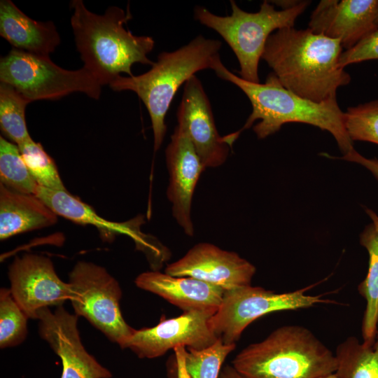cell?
<instances>
[{
	"label": "cell",
	"instance_id": "277c9868",
	"mask_svg": "<svg viewBox=\"0 0 378 378\" xmlns=\"http://www.w3.org/2000/svg\"><path fill=\"white\" fill-rule=\"evenodd\" d=\"M221 46L218 40L199 35L174 51L160 53L147 72L120 76L109 84L114 91L135 92L144 102L151 120L155 152L162 146L167 132L165 117L175 94L196 72L213 70L220 59Z\"/></svg>",
	"mask_w": 378,
	"mask_h": 378
},
{
	"label": "cell",
	"instance_id": "e0dca14e",
	"mask_svg": "<svg viewBox=\"0 0 378 378\" xmlns=\"http://www.w3.org/2000/svg\"><path fill=\"white\" fill-rule=\"evenodd\" d=\"M377 13L378 0H323L313 11L308 29L339 39L347 50L378 28Z\"/></svg>",
	"mask_w": 378,
	"mask_h": 378
},
{
	"label": "cell",
	"instance_id": "5bb4252c",
	"mask_svg": "<svg viewBox=\"0 0 378 378\" xmlns=\"http://www.w3.org/2000/svg\"><path fill=\"white\" fill-rule=\"evenodd\" d=\"M255 267L237 253L210 243H199L178 260L167 265L164 272L189 276L225 290L251 285Z\"/></svg>",
	"mask_w": 378,
	"mask_h": 378
},
{
	"label": "cell",
	"instance_id": "7c38bea8",
	"mask_svg": "<svg viewBox=\"0 0 378 378\" xmlns=\"http://www.w3.org/2000/svg\"><path fill=\"white\" fill-rule=\"evenodd\" d=\"M78 316L64 307L38 311V332L62 360L60 378H111L112 373L85 349L78 328Z\"/></svg>",
	"mask_w": 378,
	"mask_h": 378
},
{
	"label": "cell",
	"instance_id": "d6986e66",
	"mask_svg": "<svg viewBox=\"0 0 378 378\" xmlns=\"http://www.w3.org/2000/svg\"><path fill=\"white\" fill-rule=\"evenodd\" d=\"M0 35L14 48L41 55L49 56L60 43L52 21L33 20L10 0L0 1Z\"/></svg>",
	"mask_w": 378,
	"mask_h": 378
},
{
	"label": "cell",
	"instance_id": "f546056e",
	"mask_svg": "<svg viewBox=\"0 0 378 378\" xmlns=\"http://www.w3.org/2000/svg\"><path fill=\"white\" fill-rule=\"evenodd\" d=\"M342 160L358 163L368 169L378 179V159L367 158L354 149L340 158Z\"/></svg>",
	"mask_w": 378,
	"mask_h": 378
},
{
	"label": "cell",
	"instance_id": "cb8c5ba5",
	"mask_svg": "<svg viewBox=\"0 0 378 378\" xmlns=\"http://www.w3.org/2000/svg\"><path fill=\"white\" fill-rule=\"evenodd\" d=\"M0 180L7 188L24 194H36L38 185L29 173L15 144L0 137Z\"/></svg>",
	"mask_w": 378,
	"mask_h": 378
},
{
	"label": "cell",
	"instance_id": "ffe728a7",
	"mask_svg": "<svg viewBox=\"0 0 378 378\" xmlns=\"http://www.w3.org/2000/svg\"><path fill=\"white\" fill-rule=\"evenodd\" d=\"M57 215L35 195L21 193L0 183V239L49 227Z\"/></svg>",
	"mask_w": 378,
	"mask_h": 378
},
{
	"label": "cell",
	"instance_id": "44dd1931",
	"mask_svg": "<svg viewBox=\"0 0 378 378\" xmlns=\"http://www.w3.org/2000/svg\"><path fill=\"white\" fill-rule=\"evenodd\" d=\"M372 223L360 235V244L369 255V265L365 279L358 286V292L366 302L362 322L363 342L372 344L378 328V216L367 210Z\"/></svg>",
	"mask_w": 378,
	"mask_h": 378
},
{
	"label": "cell",
	"instance_id": "4316f807",
	"mask_svg": "<svg viewBox=\"0 0 378 378\" xmlns=\"http://www.w3.org/2000/svg\"><path fill=\"white\" fill-rule=\"evenodd\" d=\"M235 347L236 344H225L218 338L204 349H186L187 371L192 378H219L223 363Z\"/></svg>",
	"mask_w": 378,
	"mask_h": 378
},
{
	"label": "cell",
	"instance_id": "836d02e7",
	"mask_svg": "<svg viewBox=\"0 0 378 378\" xmlns=\"http://www.w3.org/2000/svg\"><path fill=\"white\" fill-rule=\"evenodd\" d=\"M377 22H378V13H377Z\"/></svg>",
	"mask_w": 378,
	"mask_h": 378
},
{
	"label": "cell",
	"instance_id": "6da1fadb",
	"mask_svg": "<svg viewBox=\"0 0 378 378\" xmlns=\"http://www.w3.org/2000/svg\"><path fill=\"white\" fill-rule=\"evenodd\" d=\"M342 53L339 39L286 27L269 36L262 59L285 88L320 103L335 99L337 89L351 81L339 64Z\"/></svg>",
	"mask_w": 378,
	"mask_h": 378
},
{
	"label": "cell",
	"instance_id": "8992f818",
	"mask_svg": "<svg viewBox=\"0 0 378 378\" xmlns=\"http://www.w3.org/2000/svg\"><path fill=\"white\" fill-rule=\"evenodd\" d=\"M309 2L300 1L290 8L276 10L270 1H264L258 12L248 13L231 0L230 15H217L204 7L197 6L194 18L216 31L229 45L238 59L241 78L260 83L258 64L269 36L278 29L293 27Z\"/></svg>",
	"mask_w": 378,
	"mask_h": 378
},
{
	"label": "cell",
	"instance_id": "83f0119b",
	"mask_svg": "<svg viewBox=\"0 0 378 378\" xmlns=\"http://www.w3.org/2000/svg\"><path fill=\"white\" fill-rule=\"evenodd\" d=\"M344 124L352 141L378 144V99L349 108L344 113Z\"/></svg>",
	"mask_w": 378,
	"mask_h": 378
},
{
	"label": "cell",
	"instance_id": "603a6c76",
	"mask_svg": "<svg viewBox=\"0 0 378 378\" xmlns=\"http://www.w3.org/2000/svg\"><path fill=\"white\" fill-rule=\"evenodd\" d=\"M30 102L12 86L0 84V127L19 146L31 139L26 123L25 109Z\"/></svg>",
	"mask_w": 378,
	"mask_h": 378
},
{
	"label": "cell",
	"instance_id": "8fae6325",
	"mask_svg": "<svg viewBox=\"0 0 378 378\" xmlns=\"http://www.w3.org/2000/svg\"><path fill=\"white\" fill-rule=\"evenodd\" d=\"M216 312H183L169 318H161L153 327L135 329L125 349H130L139 358H155L178 346L202 349L211 346L218 337L210 320Z\"/></svg>",
	"mask_w": 378,
	"mask_h": 378
},
{
	"label": "cell",
	"instance_id": "ba28073f",
	"mask_svg": "<svg viewBox=\"0 0 378 378\" xmlns=\"http://www.w3.org/2000/svg\"><path fill=\"white\" fill-rule=\"evenodd\" d=\"M68 282L75 314L84 317L111 342L125 349L135 329L122 316V290L118 281L104 267L81 260L70 272Z\"/></svg>",
	"mask_w": 378,
	"mask_h": 378
},
{
	"label": "cell",
	"instance_id": "7402d4cb",
	"mask_svg": "<svg viewBox=\"0 0 378 378\" xmlns=\"http://www.w3.org/2000/svg\"><path fill=\"white\" fill-rule=\"evenodd\" d=\"M335 354L337 378H378V328L372 344L349 337L337 346Z\"/></svg>",
	"mask_w": 378,
	"mask_h": 378
},
{
	"label": "cell",
	"instance_id": "d4e9b609",
	"mask_svg": "<svg viewBox=\"0 0 378 378\" xmlns=\"http://www.w3.org/2000/svg\"><path fill=\"white\" fill-rule=\"evenodd\" d=\"M18 146L29 173L38 186L66 190L54 160L40 143L30 139Z\"/></svg>",
	"mask_w": 378,
	"mask_h": 378
},
{
	"label": "cell",
	"instance_id": "484cf974",
	"mask_svg": "<svg viewBox=\"0 0 378 378\" xmlns=\"http://www.w3.org/2000/svg\"><path fill=\"white\" fill-rule=\"evenodd\" d=\"M29 318L13 298L10 288L0 290V348L16 346L27 335Z\"/></svg>",
	"mask_w": 378,
	"mask_h": 378
},
{
	"label": "cell",
	"instance_id": "9c48e42d",
	"mask_svg": "<svg viewBox=\"0 0 378 378\" xmlns=\"http://www.w3.org/2000/svg\"><path fill=\"white\" fill-rule=\"evenodd\" d=\"M305 290L276 293L248 285L225 290L220 306L211 318V328L223 343L236 344L246 328L265 314L330 302L320 295H306Z\"/></svg>",
	"mask_w": 378,
	"mask_h": 378
},
{
	"label": "cell",
	"instance_id": "5b68a950",
	"mask_svg": "<svg viewBox=\"0 0 378 378\" xmlns=\"http://www.w3.org/2000/svg\"><path fill=\"white\" fill-rule=\"evenodd\" d=\"M232 366L244 378H319L335 372V354L305 327L287 325L237 354Z\"/></svg>",
	"mask_w": 378,
	"mask_h": 378
},
{
	"label": "cell",
	"instance_id": "4fadbf2b",
	"mask_svg": "<svg viewBox=\"0 0 378 378\" xmlns=\"http://www.w3.org/2000/svg\"><path fill=\"white\" fill-rule=\"evenodd\" d=\"M36 195L57 216L78 224L95 227L104 241H111L118 234L130 237L136 248L143 251L155 266L162 265L168 258V251L165 247L141 232L140 225L144 223L142 216L122 223L112 222L98 215L90 205L67 190H52L38 186Z\"/></svg>",
	"mask_w": 378,
	"mask_h": 378
},
{
	"label": "cell",
	"instance_id": "4dcf8cb0",
	"mask_svg": "<svg viewBox=\"0 0 378 378\" xmlns=\"http://www.w3.org/2000/svg\"><path fill=\"white\" fill-rule=\"evenodd\" d=\"M186 348L184 346H178L174 349L176 378H192L186 366Z\"/></svg>",
	"mask_w": 378,
	"mask_h": 378
},
{
	"label": "cell",
	"instance_id": "f1b7e54d",
	"mask_svg": "<svg viewBox=\"0 0 378 378\" xmlns=\"http://www.w3.org/2000/svg\"><path fill=\"white\" fill-rule=\"evenodd\" d=\"M372 59H378V28L342 52L339 64L344 69L349 64Z\"/></svg>",
	"mask_w": 378,
	"mask_h": 378
},
{
	"label": "cell",
	"instance_id": "7a4b0ae2",
	"mask_svg": "<svg viewBox=\"0 0 378 378\" xmlns=\"http://www.w3.org/2000/svg\"><path fill=\"white\" fill-rule=\"evenodd\" d=\"M71 25L77 50L85 68L102 86L110 84L121 73L134 76L135 63L153 64L148 55L155 41L150 36H136L124 28L132 16L117 6L103 15L90 11L82 0H73Z\"/></svg>",
	"mask_w": 378,
	"mask_h": 378
},
{
	"label": "cell",
	"instance_id": "30bf717a",
	"mask_svg": "<svg viewBox=\"0 0 378 378\" xmlns=\"http://www.w3.org/2000/svg\"><path fill=\"white\" fill-rule=\"evenodd\" d=\"M8 276L11 294L29 318L36 319L41 309L62 306L71 300L70 284L58 276L46 256L27 253L15 257Z\"/></svg>",
	"mask_w": 378,
	"mask_h": 378
},
{
	"label": "cell",
	"instance_id": "3957f363",
	"mask_svg": "<svg viewBox=\"0 0 378 378\" xmlns=\"http://www.w3.org/2000/svg\"><path fill=\"white\" fill-rule=\"evenodd\" d=\"M213 70L218 77L237 86L251 102L252 112L237 132L239 134L256 120L253 129L258 139L276 132L284 124L301 122L330 132L343 155L354 149L345 127L344 113L336 98L320 103L304 99L285 88L273 72L264 83L249 82L231 72L220 59Z\"/></svg>",
	"mask_w": 378,
	"mask_h": 378
},
{
	"label": "cell",
	"instance_id": "2e32d148",
	"mask_svg": "<svg viewBox=\"0 0 378 378\" xmlns=\"http://www.w3.org/2000/svg\"><path fill=\"white\" fill-rule=\"evenodd\" d=\"M169 181L167 197L172 204V216L185 234L193 236L191 206L196 185L203 165L185 130L177 124L165 150Z\"/></svg>",
	"mask_w": 378,
	"mask_h": 378
},
{
	"label": "cell",
	"instance_id": "ac0fdd59",
	"mask_svg": "<svg viewBox=\"0 0 378 378\" xmlns=\"http://www.w3.org/2000/svg\"><path fill=\"white\" fill-rule=\"evenodd\" d=\"M136 286L164 298L183 312H216L225 290L189 276H174L158 270L145 272L136 278Z\"/></svg>",
	"mask_w": 378,
	"mask_h": 378
},
{
	"label": "cell",
	"instance_id": "1f68e13d",
	"mask_svg": "<svg viewBox=\"0 0 378 378\" xmlns=\"http://www.w3.org/2000/svg\"><path fill=\"white\" fill-rule=\"evenodd\" d=\"M219 378H244L232 365H226L220 372Z\"/></svg>",
	"mask_w": 378,
	"mask_h": 378
},
{
	"label": "cell",
	"instance_id": "52a82bcc",
	"mask_svg": "<svg viewBox=\"0 0 378 378\" xmlns=\"http://www.w3.org/2000/svg\"><path fill=\"white\" fill-rule=\"evenodd\" d=\"M0 81L15 88L29 102L55 100L79 92L99 99L102 85L85 68L67 70L49 56L13 48L0 60Z\"/></svg>",
	"mask_w": 378,
	"mask_h": 378
},
{
	"label": "cell",
	"instance_id": "9a60e30c",
	"mask_svg": "<svg viewBox=\"0 0 378 378\" xmlns=\"http://www.w3.org/2000/svg\"><path fill=\"white\" fill-rule=\"evenodd\" d=\"M177 120L189 136L205 168L218 167L226 161L232 147L219 134L209 100L195 75L184 84Z\"/></svg>",
	"mask_w": 378,
	"mask_h": 378
},
{
	"label": "cell",
	"instance_id": "d6a6232c",
	"mask_svg": "<svg viewBox=\"0 0 378 378\" xmlns=\"http://www.w3.org/2000/svg\"><path fill=\"white\" fill-rule=\"evenodd\" d=\"M319 378H337V377H336L335 374L333 373V374H330L323 376V377H319Z\"/></svg>",
	"mask_w": 378,
	"mask_h": 378
}]
</instances>
